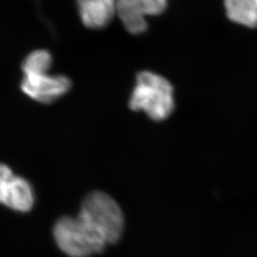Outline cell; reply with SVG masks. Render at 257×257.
I'll use <instances>...</instances> for the list:
<instances>
[{
  "label": "cell",
  "mask_w": 257,
  "mask_h": 257,
  "mask_svg": "<svg viewBox=\"0 0 257 257\" xmlns=\"http://www.w3.org/2000/svg\"><path fill=\"white\" fill-rule=\"evenodd\" d=\"M128 106L133 110H143L155 121L165 120L175 109L174 88L159 74L141 72L137 76Z\"/></svg>",
  "instance_id": "1"
},
{
  "label": "cell",
  "mask_w": 257,
  "mask_h": 257,
  "mask_svg": "<svg viewBox=\"0 0 257 257\" xmlns=\"http://www.w3.org/2000/svg\"><path fill=\"white\" fill-rule=\"evenodd\" d=\"M54 237L58 248L71 257H88L101 252L108 244L101 232L79 214L57 221Z\"/></svg>",
  "instance_id": "2"
},
{
  "label": "cell",
  "mask_w": 257,
  "mask_h": 257,
  "mask_svg": "<svg viewBox=\"0 0 257 257\" xmlns=\"http://www.w3.org/2000/svg\"><path fill=\"white\" fill-rule=\"evenodd\" d=\"M79 215L101 232L109 243L119 240L124 230V216L118 204L110 195L93 192L87 195Z\"/></svg>",
  "instance_id": "3"
},
{
  "label": "cell",
  "mask_w": 257,
  "mask_h": 257,
  "mask_svg": "<svg viewBox=\"0 0 257 257\" xmlns=\"http://www.w3.org/2000/svg\"><path fill=\"white\" fill-rule=\"evenodd\" d=\"M168 0H117V13L125 29L132 35L147 31L146 18L161 15Z\"/></svg>",
  "instance_id": "4"
},
{
  "label": "cell",
  "mask_w": 257,
  "mask_h": 257,
  "mask_svg": "<svg viewBox=\"0 0 257 257\" xmlns=\"http://www.w3.org/2000/svg\"><path fill=\"white\" fill-rule=\"evenodd\" d=\"M71 80L64 75L44 74L24 76L20 88L28 97L35 101L50 104L70 91Z\"/></svg>",
  "instance_id": "5"
},
{
  "label": "cell",
  "mask_w": 257,
  "mask_h": 257,
  "mask_svg": "<svg viewBox=\"0 0 257 257\" xmlns=\"http://www.w3.org/2000/svg\"><path fill=\"white\" fill-rule=\"evenodd\" d=\"M79 16L87 28L108 26L117 13V0H76Z\"/></svg>",
  "instance_id": "6"
},
{
  "label": "cell",
  "mask_w": 257,
  "mask_h": 257,
  "mask_svg": "<svg viewBox=\"0 0 257 257\" xmlns=\"http://www.w3.org/2000/svg\"><path fill=\"white\" fill-rule=\"evenodd\" d=\"M34 202L35 194L32 186L23 177L14 175L4 188L1 204L15 211L27 212L33 208Z\"/></svg>",
  "instance_id": "7"
},
{
  "label": "cell",
  "mask_w": 257,
  "mask_h": 257,
  "mask_svg": "<svg viewBox=\"0 0 257 257\" xmlns=\"http://www.w3.org/2000/svg\"><path fill=\"white\" fill-rule=\"evenodd\" d=\"M228 18L245 27L257 26V0H224Z\"/></svg>",
  "instance_id": "8"
},
{
  "label": "cell",
  "mask_w": 257,
  "mask_h": 257,
  "mask_svg": "<svg viewBox=\"0 0 257 257\" xmlns=\"http://www.w3.org/2000/svg\"><path fill=\"white\" fill-rule=\"evenodd\" d=\"M53 64V57L47 50H36L26 56L22 64L24 76L48 74Z\"/></svg>",
  "instance_id": "9"
},
{
  "label": "cell",
  "mask_w": 257,
  "mask_h": 257,
  "mask_svg": "<svg viewBox=\"0 0 257 257\" xmlns=\"http://www.w3.org/2000/svg\"><path fill=\"white\" fill-rule=\"evenodd\" d=\"M13 176H14V173L8 166L0 164V204L2 201V195H3L4 188Z\"/></svg>",
  "instance_id": "10"
}]
</instances>
